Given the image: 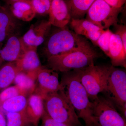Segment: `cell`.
I'll return each instance as SVG.
<instances>
[{
    "label": "cell",
    "instance_id": "6da1fadb",
    "mask_svg": "<svg viewBox=\"0 0 126 126\" xmlns=\"http://www.w3.org/2000/svg\"><path fill=\"white\" fill-rule=\"evenodd\" d=\"M64 73L59 90L65 94L78 117L83 120L86 126H97L93 115V102L90 101L76 70Z\"/></svg>",
    "mask_w": 126,
    "mask_h": 126
},
{
    "label": "cell",
    "instance_id": "7a4b0ae2",
    "mask_svg": "<svg viewBox=\"0 0 126 126\" xmlns=\"http://www.w3.org/2000/svg\"><path fill=\"white\" fill-rule=\"evenodd\" d=\"M99 56L89 43L69 52L48 57L47 64L56 72L65 73L94 64V60Z\"/></svg>",
    "mask_w": 126,
    "mask_h": 126
},
{
    "label": "cell",
    "instance_id": "3957f363",
    "mask_svg": "<svg viewBox=\"0 0 126 126\" xmlns=\"http://www.w3.org/2000/svg\"><path fill=\"white\" fill-rule=\"evenodd\" d=\"M43 101L45 112L52 119L70 126H81L77 113L63 91L48 94Z\"/></svg>",
    "mask_w": 126,
    "mask_h": 126
},
{
    "label": "cell",
    "instance_id": "277c9868",
    "mask_svg": "<svg viewBox=\"0 0 126 126\" xmlns=\"http://www.w3.org/2000/svg\"><path fill=\"white\" fill-rule=\"evenodd\" d=\"M50 32L46 41L44 52L47 58L69 52L86 45L88 41L69 29L67 26Z\"/></svg>",
    "mask_w": 126,
    "mask_h": 126
},
{
    "label": "cell",
    "instance_id": "5b68a950",
    "mask_svg": "<svg viewBox=\"0 0 126 126\" xmlns=\"http://www.w3.org/2000/svg\"><path fill=\"white\" fill-rule=\"evenodd\" d=\"M111 66L91 64L86 67L76 69L79 79L92 101L99 93L105 92Z\"/></svg>",
    "mask_w": 126,
    "mask_h": 126
},
{
    "label": "cell",
    "instance_id": "8992f818",
    "mask_svg": "<svg viewBox=\"0 0 126 126\" xmlns=\"http://www.w3.org/2000/svg\"><path fill=\"white\" fill-rule=\"evenodd\" d=\"M92 102L93 115L97 126H126V119L109 98L98 96Z\"/></svg>",
    "mask_w": 126,
    "mask_h": 126
},
{
    "label": "cell",
    "instance_id": "52a82bcc",
    "mask_svg": "<svg viewBox=\"0 0 126 126\" xmlns=\"http://www.w3.org/2000/svg\"><path fill=\"white\" fill-rule=\"evenodd\" d=\"M122 8L111 7L104 0H95L87 12L86 19L106 30L117 24L118 15Z\"/></svg>",
    "mask_w": 126,
    "mask_h": 126
},
{
    "label": "cell",
    "instance_id": "ba28073f",
    "mask_svg": "<svg viewBox=\"0 0 126 126\" xmlns=\"http://www.w3.org/2000/svg\"><path fill=\"white\" fill-rule=\"evenodd\" d=\"M105 92L110 100L121 110L126 119V73L124 70L111 66Z\"/></svg>",
    "mask_w": 126,
    "mask_h": 126
},
{
    "label": "cell",
    "instance_id": "9c48e42d",
    "mask_svg": "<svg viewBox=\"0 0 126 126\" xmlns=\"http://www.w3.org/2000/svg\"><path fill=\"white\" fill-rule=\"evenodd\" d=\"M36 79L39 86V90L36 93L40 95L43 99L48 94L58 92L60 89L58 74L51 69L43 67L39 69L36 72Z\"/></svg>",
    "mask_w": 126,
    "mask_h": 126
},
{
    "label": "cell",
    "instance_id": "30bf717a",
    "mask_svg": "<svg viewBox=\"0 0 126 126\" xmlns=\"http://www.w3.org/2000/svg\"><path fill=\"white\" fill-rule=\"evenodd\" d=\"M52 26L48 21L45 20L32 25L22 37L23 42L27 47L37 48L47 39Z\"/></svg>",
    "mask_w": 126,
    "mask_h": 126
},
{
    "label": "cell",
    "instance_id": "8fae6325",
    "mask_svg": "<svg viewBox=\"0 0 126 126\" xmlns=\"http://www.w3.org/2000/svg\"><path fill=\"white\" fill-rule=\"evenodd\" d=\"M28 47L22 37L16 34L10 37L0 48V56L4 61L16 62L22 57Z\"/></svg>",
    "mask_w": 126,
    "mask_h": 126
},
{
    "label": "cell",
    "instance_id": "7c38bea8",
    "mask_svg": "<svg viewBox=\"0 0 126 126\" xmlns=\"http://www.w3.org/2000/svg\"><path fill=\"white\" fill-rule=\"evenodd\" d=\"M19 25L18 19L7 6H0V48L10 37L16 34Z\"/></svg>",
    "mask_w": 126,
    "mask_h": 126
},
{
    "label": "cell",
    "instance_id": "4fadbf2b",
    "mask_svg": "<svg viewBox=\"0 0 126 126\" xmlns=\"http://www.w3.org/2000/svg\"><path fill=\"white\" fill-rule=\"evenodd\" d=\"M48 15V21L52 26L57 28L67 26L72 19L64 0H52Z\"/></svg>",
    "mask_w": 126,
    "mask_h": 126
},
{
    "label": "cell",
    "instance_id": "5bb4252c",
    "mask_svg": "<svg viewBox=\"0 0 126 126\" xmlns=\"http://www.w3.org/2000/svg\"><path fill=\"white\" fill-rule=\"evenodd\" d=\"M70 23V27L75 33L84 36L97 46V41L104 30L100 29L86 19H72Z\"/></svg>",
    "mask_w": 126,
    "mask_h": 126
},
{
    "label": "cell",
    "instance_id": "9a60e30c",
    "mask_svg": "<svg viewBox=\"0 0 126 126\" xmlns=\"http://www.w3.org/2000/svg\"><path fill=\"white\" fill-rule=\"evenodd\" d=\"M37 49V48L28 47L22 57L15 62L19 72L35 73L42 67Z\"/></svg>",
    "mask_w": 126,
    "mask_h": 126
},
{
    "label": "cell",
    "instance_id": "2e32d148",
    "mask_svg": "<svg viewBox=\"0 0 126 126\" xmlns=\"http://www.w3.org/2000/svg\"><path fill=\"white\" fill-rule=\"evenodd\" d=\"M45 112L42 97L37 93L32 94L27 99L25 112L31 123L38 126L40 118Z\"/></svg>",
    "mask_w": 126,
    "mask_h": 126
},
{
    "label": "cell",
    "instance_id": "e0dca14e",
    "mask_svg": "<svg viewBox=\"0 0 126 126\" xmlns=\"http://www.w3.org/2000/svg\"><path fill=\"white\" fill-rule=\"evenodd\" d=\"M108 56L113 67L121 66L126 68V49L120 37L113 33L110 38Z\"/></svg>",
    "mask_w": 126,
    "mask_h": 126
},
{
    "label": "cell",
    "instance_id": "ac0fdd59",
    "mask_svg": "<svg viewBox=\"0 0 126 126\" xmlns=\"http://www.w3.org/2000/svg\"><path fill=\"white\" fill-rule=\"evenodd\" d=\"M15 18L19 20L29 21L36 15L31 0H22L6 6Z\"/></svg>",
    "mask_w": 126,
    "mask_h": 126
},
{
    "label": "cell",
    "instance_id": "d6986e66",
    "mask_svg": "<svg viewBox=\"0 0 126 126\" xmlns=\"http://www.w3.org/2000/svg\"><path fill=\"white\" fill-rule=\"evenodd\" d=\"M36 73H26L19 72L16 74L14 82L18 87L22 94L26 96L32 94L35 88V83Z\"/></svg>",
    "mask_w": 126,
    "mask_h": 126
},
{
    "label": "cell",
    "instance_id": "ffe728a7",
    "mask_svg": "<svg viewBox=\"0 0 126 126\" xmlns=\"http://www.w3.org/2000/svg\"><path fill=\"white\" fill-rule=\"evenodd\" d=\"M72 19L83 18L95 0H64Z\"/></svg>",
    "mask_w": 126,
    "mask_h": 126
},
{
    "label": "cell",
    "instance_id": "44dd1931",
    "mask_svg": "<svg viewBox=\"0 0 126 126\" xmlns=\"http://www.w3.org/2000/svg\"><path fill=\"white\" fill-rule=\"evenodd\" d=\"M19 71L15 62H8L0 68V90L13 82Z\"/></svg>",
    "mask_w": 126,
    "mask_h": 126
},
{
    "label": "cell",
    "instance_id": "7402d4cb",
    "mask_svg": "<svg viewBox=\"0 0 126 126\" xmlns=\"http://www.w3.org/2000/svg\"><path fill=\"white\" fill-rule=\"evenodd\" d=\"M27 99L26 96L19 94L2 103L0 106L6 112H19L25 110Z\"/></svg>",
    "mask_w": 126,
    "mask_h": 126
},
{
    "label": "cell",
    "instance_id": "603a6c76",
    "mask_svg": "<svg viewBox=\"0 0 126 126\" xmlns=\"http://www.w3.org/2000/svg\"><path fill=\"white\" fill-rule=\"evenodd\" d=\"M6 126H30L32 125L27 118L25 111L19 112H6Z\"/></svg>",
    "mask_w": 126,
    "mask_h": 126
},
{
    "label": "cell",
    "instance_id": "cb8c5ba5",
    "mask_svg": "<svg viewBox=\"0 0 126 126\" xmlns=\"http://www.w3.org/2000/svg\"><path fill=\"white\" fill-rule=\"evenodd\" d=\"M112 33L109 29L104 30L97 42V46H98L108 56L109 53L110 38Z\"/></svg>",
    "mask_w": 126,
    "mask_h": 126
},
{
    "label": "cell",
    "instance_id": "d4e9b609",
    "mask_svg": "<svg viewBox=\"0 0 126 126\" xmlns=\"http://www.w3.org/2000/svg\"><path fill=\"white\" fill-rule=\"evenodd\" d=\"M36 14L41 15H48L51 4V0H31Z\"/></svg>",
    "mask_w": 126,
    "mask_h": 126
},
{
    "label": "cell",
    "instance_id": "484cf974",
    "mask_svg": "<svg viewBox=\"0 0 126 126\" xmlns=\"http://www.w3.org/2000/svg\"><path fill=\"white\" fill-rule=\"evenodd\" d=\"M19 94H22L16 85L6 88L0 93V106L5 101Z\"/></svg>",
    "mask_w": 126,
    "mask_h": 126
},
{
    "label": "cell",
    "instance_id": "4316f807",
    "mask_svg": "<svg viewBox=\"0 0 126 126\" xmlns=\"http://www.w3.org/2000/svg\"><path fill=\"white\" fill-rule=\"evenodd\" d=\"M115 28V34L121 38L124 48L126 49V25L117 24L114 26Z\"/></svg>",
    "mask_w": 126,
    "mask_h": 126
},
{
    "label": "cell",
    "instance_id": "83f0119b",
    "mask_svg": "<svg viewBox=\"0 0 126 126\" xmlns=\"http://www.w3.org/2000/svg\"><path fill=\"white\" fill-rule=\"evenodd\" d=\"M41 118L43 126H70L65 123L54 121L50 118L45 112Z\"/></svg>",
    "mask_w": 126,
    "mask_h": 126
},
{
    "label": "cell",
    "instance_id": "f1b7e54d",
    "mask_svg": "<svg viewBox=\"0 0 126 126\" xmlns=\"http://www.w3.org/2000/svg\"><path fill=\"white\" fill-rule=\"evenodd\" d=\"M109 5L115 8L122 7L126 0H104Z\"/></svg>",
    "mask_w": 126,
    "mask_h": 126
},
{
    "label": "cell",
    "instance_id": "f546056e",
    "mask_svg": "<svg viewBox=\"0 0 126 126\" xmlns=\"http://www.w3.org/2000/svg\"><path fill=\"white\" fill-rule=\"evenodd\" d=\"M6 118L2 111L0 109V126H6Z\"/></svg>",
    "mask_w": 126,
    "mask_h": 126
},
{
    "label": "cell",
    "instance_id": "4dcf8cb0",
    "mask_svg": "<svg viewBox=\"0 0 126 126\" xmlns=\"http://www.w3.org/2000/svg\"><path fill=\"white\" fill-rule=\"evenodd\" d=\"M3 0L6 3V6H8L14 2L22 0Z\"/></svg>",
    "mask_w": 126,
    "mask_h": 126
},
{
    "label": "cell",
    "instance_id": "1f68e13d",
    "mask_svg": "<svg viewBox=\"0 0 126 126\" xmlns=\"http://www.w3.org/2000/svg\"><path fill=\"white\" fill-rule=\"evenodd\" d=\"M4 62L3 60H2V59L1 58L0 56V68L1 66V64H2V63Z\"/></svg>",
    "mask_w": 126,
    "mask_h": 126
},
{
    "label": "cell",
    "instance_id": "d6a6232c",
    "mask_svg": "<svg viewBox=\"0 0 126 126\" xmlns=\"http://www.w3.org/2000/svg\"><path fill=\"white\" fill-rule=\"evenodd\" d=\"M51 0V1H52V0Z\"/></svg>",
    "mask_w": 126,
    "mask_h": 126
},
{
    "label": "cell",
    "instance_id": "836d02e7",
    "mask_svg": "<svg viewBox=\"0 0 126 126\" xmlns=\"http://www.w3.org/2000/svg\"></svg>",
    "mask_w": 126,
    "mask_h": 126
}]
</instances>
